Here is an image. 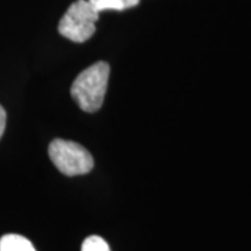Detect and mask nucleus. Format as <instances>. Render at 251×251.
<instances>
[{"instance_id":"nucleus-7","label":"nucleus","mask_w":251,"mask_h":251,"mask_svg":"<svg viewBox=\"0 0 251 251\" xmlns=\"http://www.w3.org/2000/svg\"><path fill=\"white\" fill-rule=\"evenodd\" d=\"M5 127H6V112L4 107L0 105V139H1L2 134H4Z\"/></svg>"},{"instance_id":"nucleus-4","label":"nucleus","mask_w":251,"mask_h":251,"mask_svg":"<svg viewBox=\"0 0 251 251\" xmlns=\"http://www.w3.org/2000/svg\"><path fill=\"white\" fill-rule=\"evenodd\" d=\"M0 251H36L26 237L17 234H7L0 238Z\"/></svg>"},{"instance_id":"nucleus-3","label":"nucleus","mask_w":251,"mask_h":251,"mask_svg":"<svg viewBox=\"0 0 251 251\" xmlns=\"http://www.w3.org/2000/svg\"><path fill=\"white\" fill-rule=\"evenodd\" d=\"M49 157L56 168L67 176L85 175L93 169V157L83 146L56 139L49 146Z\"/></svg>"},{"instance_id":"nucleus-2","label":"nucleus","mask_w":251,"mask_h":251,"mask_svg":"<svg viewBox=\"0 0 251 251\" xmlns=\"http://www.w3.org/2000/svg\"><path fill=\"white\" fill-rule=\"evenodd\" d=\"M99 12L93 8L89 0H77L72 4L58 24V31L62 36L81 43L96 33V23Z\"/></svg>"},{"instance_id":"nucleus-6","label":"nucleus","mask_w":251,"mask_h":251,"mask_svg":"<svg viewBox=\"0 0 251 251\" xmlns=\"http://www.w3.org/2000/svg\"><path fill=\"white\" fill-rule=\"evenodd\" d=\"M81 251H111V249L102 237L92 235L84 241Z\"/></svg>"},{"instance_id":"nucleus-5","label":"nucleus","mask_w":251,"mask_h":251,"mask_svg":"<svg viewBox=\"0 0 251 251\" xmlns=\"http://www.w3.org/2000/svg\"><path fill=\"white\" fill-rule=\"evenodd\" d=\"M89 1L97 12H101L107 9L124 11L126 8L136 6L140 0H89Z\"/></svg>"},{"instance_id":"nucleus-1","label":"nucleus","mask_w":251,"mask_h":251,"mask_svg":"<svg viewBox=\"0 0 251 251\" xmlns=\"http://www.w3.org/2000/svg\"><path fill=\"white\" fill-rule=\"evenodd\" d=\"M109 77V65L97 62L85 69L75 79L71 96L84 112L94 113L101 107Z\"/></svg>"}]
</instances>
